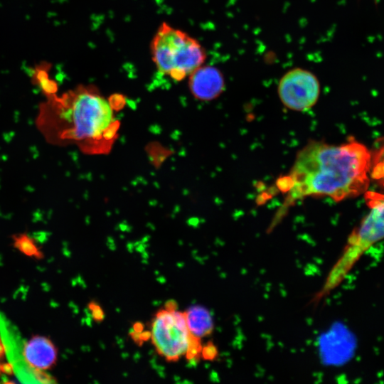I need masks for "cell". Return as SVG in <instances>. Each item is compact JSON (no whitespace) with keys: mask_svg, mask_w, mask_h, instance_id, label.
I'll use <instances>...</instances> for the list:
<instances>
[{"mask_svg":"<svg viewBox=\"0 0 384 384\" xmlns=\"http://www.w3.org/2000/svg\"><path fill=\"white\" fill-rule=\"evenodd\" d=\"M14 241L16 246L23 253L31 255L38 252L34 242L26 235L15 237Z\"/></svg>","mask_w":384,"mask_h":384,"instance_id":"cell-10","label":"cell"},{"mask_svg":"<svg viewBox=\"0 0 384 384\" xmlns=\"http://www.w3.org/2000/svg\"><path fill=\"white\" fill-rule=\"evenodd\" d=\"M191 334L198 339L208 335L213 328L210 313L201 306H193L184 312Z\"/></svg>","mask_w":384,"mask_h":384,"instance_id":"cell-7","label":"cell"},{"mask_svg":"<svg viewBox=\"0 0 384 384\" xmlns=\"http://www.w3.org/2000/svg\"><path fill=\"white\" fill-rule=\"evenodd\" d=\"M188 87L193 96L201 101H210L225 89L224 77L212 65H201L188 75Z\"/></svg>","mask_w":384,"mask_h":384,"instance_id":"cell-6","label":"cell"},{"mask_svg":"<svg viewBox=\"0 0 384 384\" xmlns=\"http://www.w3.org/2000/svg\"><path fill=\"white\" fill-rule=\"evenodd\" d=\"M277 90L282 103L287 108L302 112L311 109L318 101L320 84L311 72L296 68L281 78Z\"/></svg>","mask_w":384,"mask_h":384,"instance_id":"cell-5","label":"cell"},{"mask_svg":"<svg viewBox=\"0 0 384 384\" xmlns=\"http://www.w3.org/2000/svg\"><path fill=\"white\" fill-rule=\"evenodd\" d=\"M46 68V63L37 68L33 74V77L35 82L40 85V87L46 96L55 93L57 91V85L55 82L49 79Z\"/></svg>","mask_w":384,"mask_h":384,"instance_id":"cell-9","label":"cell"},{"mask_svg":"<svg viewBox=\"0 0 384 384\" xmlns=\"http://www.w3.org/2000/svg\"><path fill=\"white\" fill-rule=\"evenodd\" d=\"M367 196L370 207L369 214L384 238V196L368 193Z\"/></svg>","mask_w":384,"mask_h":384,"instance_id":"cell-8","label":"cell"},{"mask_svg":"<svg viewBox=\"0 0 384 384\" xmlns=\"http://www.w3.org/2000/svg\"><path fill=\"white\" fill-rule=\"evenodd\" d=\"M36 125L49 143H73L90 153L107 151L118 128L108 101L83 87L46 95Z\"/></svg>","mask_w":384,"mask_h":384,"instance_id":"cell-2","label":"cell"},{"mask_svg":"<svg viewBox=\"0 0 384 384\" xmlns=\"http://www.w3.org/2000/svg\"><path fill=\"white\" fill-rule=\"evenodd\" d=\"M4 353H5L4 346L3 342H1V338H0V373H1L3 371H5L6 368H8L11 371H12V368L11 367H9V366L6 367V366H9L10 364L3 365L2 363H1L2 357H3Z\"/></svg>","mask_w":384,"mask_h":384,"instance_id":"cell-12","label":"cell"},{"mask_svg":"<svg viewBox=\"0 0 384 384\" xmlns=\"http://www.w3.org/2000/svg\"><path fill=\"white\" fill-rule=\"evenodd\" d=\"M370 155L356 141L341 144L310 141L299 151L289 171L276 182L284 206L306 197L340 201L363 193L369 185Z\"/></svg>","mask_w":384,"mask_h":384,"instance_id":"cell-1","label":"cell"},{"mask_svg":"<svg viewBox=\"0 0 384 384\" xmlns=\"http://www.w3.org/2000/svg\"><path fill=\"white\" fill-rule=\"evenodd\" d=\"M92 306L91 310L92 311L93 316L98 320L102 319L103 316L102 309L97 306H95L94 307H92V306Z\"/></svg>","mask_w":384,"mask_h":384,"instance_id":"cell-13","label":"cell"},{"mask_svg":"<svg viewBox=\"0 0 384 384\" xmlns=\"http://www.w3.org/2000/svg\"><path fill=\"white\" fill-rule=\"evenodd\" d=\"M202 353L205 358L212 359L215 356L216 349L213 344H209L203 348Z\"/></svg>","mask_w":384,"mask_h":384,"instance_id":"cell-11","label":"cell"},{"mask_svg":"<svg viewBox=\"0 0 384 384\" xmlns=\"http://www.w3.org/2000/svg\"><path fill=\"white\" fill-rule=\"evenodd\" d=\"M151 338L157 352L167 361L201 350L198 338L188 328L184 312L172 309L159 311L151 326Z\"/></svg>","mask_w":384,"mask_h":384,"instance_id":"cell-4","label":"cell"},{"mask_svg":"<svg viewBox=\"0 0 384 384\" xmlns=\"http://www.w3.org/2000/svg\"><path fill=\"white\" fill-rule=\"evenodd\" d=\"M152 60L158 71L180 81L203 65V47L186 32L166 22L158 28L150 44Z\"/></svg>","mask_w":384,"mask_h":384,"instance_id":"cell-3","label":"cell"}]
</instances>
